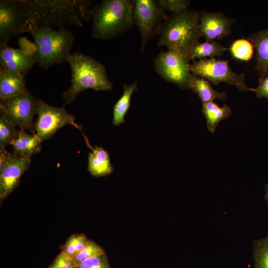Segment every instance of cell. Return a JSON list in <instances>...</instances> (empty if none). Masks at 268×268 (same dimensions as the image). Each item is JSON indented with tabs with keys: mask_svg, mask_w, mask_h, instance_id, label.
I'll return each mask as SVG.
<instances>
[{
	"mask_svg": "<svg viewBox=\"0 0 268 268\" xmlns=\"http://www.w3.org/2000/svg\"><path fill=\"white\" fill-rule=\"evenodd\" d=\"M28 18L23 33L32 29L54 25L82 26L90 18L91 1L86 0H26Z\"/></svg>",
	"mask_w": 268,
	"mask_h": 268,
	"instance_id": "6da1fadb",
	"label": "cell"
},
{
	"mask_svg": "<svg viewBox=\"0 0 268 268\" xmlns=\"http://www.w3.org/2000/svg\"><path fill=\"white\" fill-rule=\"evenodd\" d=\"M199 15L198 11L188 8L168 15L162 24L157 46H166L189 62L192 48L201 37Z\"/></svg>",
	"mask_w": 268,
	"mask_h": 268,
	"instance_id": "7a4b0ae2",
	"label": "cell"
},
{
	"mask_svg": "<svg viewBox=\"0 0 268 268\" xmlns=\"http://www.w3.org/2000/svg\"><path fill=\"white\" fill-rule=\"evenodd\" d=\"M67 62L71 71V84L63 93L66 104L74 102L81 92L89 89L95 91L112 90L113 85L109 79L104 65L82 53L71 54Z\"/></svg>",
	"mask_w": 268,
	"mask_h": 268,
	"instance_id": "3957f363",
	"label": "cell"
},
{
	"mask_svg": "<svg viewBox=\"0 0 268 268\" xmlns=\"http://www.w3.org/2000/svg\"><path fill=\"white\" fill-rule=\"evenodd\" d=\"M132 8V0H104L91 6L92 36L108 40L130 30L134 24Z\"/></svg>",
	"mask_w": 268,
	"mask_h": 268,
	"instance_id": "277c9868",
	"label": "cell"
},
{
	"mask_svg": "<svg viewBox=\"0 0 268 268\" xmlns=\"http://www.w3.org/2000/svg\"><path fill=\"white\" fill-rule=\"evenodd\" d=\"M32 36L35 46L36 63L43 68L66 61L70 53L74 37L69 30H56L46 26L28 31Z\"/></svg>",
	"mask_w": 268,
	"mask_h": 268,
	"instance_id": "5b68a950",
	"label": "cell"
},
{
	"mask_svg": "<svg viewBox=\"0 0 268 268\" xmlns=\"http://www.w3.org/2000/svg\"><path fill=\"white\" fill-rule=\"evenodd\" d=\"M132 15L134 24L140 31L141 54L146 43L158 35L162 24L167 18L166 10L155 0H134Z\"/></svg>",
	"mask_w": 268,
	"mask_h": 268,
	"instance_id": "8992f818",
	"label": "cell"
},
{
	"mask_svg": "<svg viewBox=\"0 0 268 268\" xmlns=\"http://www.w3.org/2000/svg\"><path fill=\"white\" fill-rule=\"evenodd\" d=\"M192 73L203 77L213 85L227 83L236 87L240 92L251 91L245 83V75L232 70L228 64V61L205 58L193 61L190 65Z\"/></svg>",
	"mask_w": 268,
	"mask_h": 268,
	"instance_id": "52a82bcc",
	"label": "cell"
},
{
	"mask_svg": "<svg viewBox=\"0 0 268 268\" xmlns=\"http://www.w3.org/2000/svg\"><path fill=\"white\" fill-rule=\"evenodd\" d=\"M189 63L182 55L168 50L157 55L154 60L153 66L155 71L165 80L185 90L191 89L192 81Z\"/></svg>",
	"mask_w": 268,
	"mask_h": 268,
	"instance_id": "ba28073f",
	"label": "cell"
},
{
	"mask_svg": "<svg viewBox=\"0 0 268 268\" xmlns=\"http://www.w3.org/2000/svg\"><path fill=\"white\" fill-rule=\"evenodd\" d=\"M37 99L29 90L22 94L0 100V115L12 122L20 129L35 134L33 118L36 114Z\"/></svg>",
	"mask_w": 268,
	"mask_h": 268,
	"instance_id": "9c48e42d",
	"label": "cell"
},
{
	"mask_svg": "<svg viewBox=\"0 0 268 268\" xmlns=\"http://www.w3.org/2000/svg\"><path fill=\"white\" fill-rule=\"evenodd\" d=\"M36 114L38 118L33 127L35 134L42 141L51 138L57 131L67 124L82 132L81 127L75 122V116L69 113L65 106L55 107L39 99Z\"/></svg>",
	"mask_w": 268,
	"mask_h": 268,
	"instance_id": "30bf717a",
	"label": "cell"
},
{
	"mask_svg": "<svg viewBox=\"0 0 268 268\" xmlns=\"http://www.w3.org/2000/svg\"><path fill=\"white\" fill-rule=\"evenodd\" d=\"M30 164V158L17 155L0 147V203L18 186L22 176Z\"/></svg>",
	"mask_w": 268,
	"mask_h": 268,
	"instance_id": "8fae6325",
	"label": "cell"
},
{
	"mask_svg": "<svg viewBox=\"0 0 268 268\" xmlns=\"http://www.w3.org/2000/svg\"><path fill=\"white\" fill-rule=\"evenodd\" d=\"M28 18L26 0H0V43L23 33Z\"/></svg>",
	"mask_w": 268,
	"mask_h": 268,
	"instance_id": "7c38bea8",
	"label": "cell"
},
{
	"mask_svg": "<svg viewBox=\"0 0 268 268\" xmlns=\"http://www.w3.org/2000/svg\"><path fill=\"white\" fill-rule=\"evenodd\" d=\"M236 21L222 13L201 10L199 15L201 37L204 38L206 42L222 40L231 34V26Z\"/></svg>",
	"mask_w": 268,
	"mask_h": 268,
	"instance_id": "4fadbf2b",
	"label": "cell"
},
{
	"mask_svg": "<svg viewBox=\"0 0 268 268\" xmlns=\"http://www.w3.org/2000/svg\"><path fill=\"white\" fill-rule=\"evenodd\" d=\"M35 53L34 50L15 49L7 43H0V68L25 75L36 63Z\"/></svg>",
	"mask_w": 268,
	"mask_h": 268,
	"instance_id": "5bb4252c",
	"label": "cell"
},
{
	"mask_svg": "<svg viewBox=\"0 0 268 268\" xmlns=\"http://www.w3.org/2000/svg\"><path fill=\"white\" fill-rule=\"evenodd\" d=\"M28 91L24 75L15 71L0 68V100L22 94Z\"/></svg>",
	"mask_w": 268,
	"mask_h": 268,
	"instance_id": "9a60e30c",
	"label": "cell"
},
{
	"mask_svg": "<svg viewBox=\"0 0 268 268\" xmlns=\"http://www.w3.org/2000/svg\"><path fill=\"white\" fill-rule=\"evenodd\" d=\"M248 39L256 51L254 68L260 77H264L268 73V29L252 34Z\"/></svg>",
	"mask_w": 268,
	"mask_h": 268,
	"instance_id": "2e32d148",
	"label": "cell"
},
{
	"mask_svg": "<svg viewBox=\"0 0 268 268\" xmlns=\"http://www.w3.org/2000/svg\"><path fill=\"white\" fill-rule=\"evenodd\" d=\"M91 149L88 157V170L96 177L106 176L114 170L111 163L110 156L107 150L103 147L96 146H88Z\"/></svg>",
	"mask_w": 268,
	"mask_h": 268,
	"instance_id": "e0dca14e",
	"label": "cell"
},
{
	"mask_svg": "<svg viewBox=\"0 0 268 268\" xmlns=\"http://www.w3.org/2000/svg\"><path fill=\"white\" fill-rule=\"evenodd\" d=\"M42 141L35 134H29L24 130L19 131L18 136L10 143L15 154L30 158L39 153L42 148Z\"/></svg>",
	"mask_w": 268,
	"mask_h": 268,
	"instance_id": "ac0fdd59",
	"label": "cell"
},
{
	"mask_svg": "<svg viewBox=\"0 0 268 268\" xmlns=\"http://www.w3.org/2000/svg\"><path fill=\"white\" fill-rule=\"evenodd\" d=\"M190 89L198 95L202 104L212 102L214 99L225 101L227 98L225 92L216 91L207 80L193 73Z\"/></svg>",
	"mask_w": 268,
	"mask_h": 268,
	"instance_id": "d6986e66",
	"label": "cell"
},
{
	"mask_svg": "<svg viewBox=\"0 0 268 268\" xmlns=\"http://www.w3.org/2000/svg\"><path fill=\"white\" fill-rule=\"evenodd\" d=\"M201 112L205 116L207 129L212 134L215 132L219 123L229 117L232 113L227 104L219 107L213 101L203 103Z\"/></svg>",
	"mask_w": 268,
	"mask_h": 268,
	"instance_id": "ffe728a7",
	"label": "cell"
},
{
	"mask_svg": "<svg viewBox=\"0 0 268 268\" xmlns=\"http://www.w3.org/2000/svg\"><path fill=\"white\" fill-rule=\"evenodd\" d=\"M124 92L119 100L113 107V124L115 126H119L125 122V117L130 106L133 94L137 90V82L131 84H123Z\"/></svg>",
	"mask_w": 268,
	"mask_h": 268,
	"instance_id": "44dd1931",
	"label": "cell"
},
{
	"mask_svg": "<svg viewBox=\"0 0 268 268\" xmlns=\"http://www.w3.org/2000/svg\"><path fill=\"white\" fill-rule=\"evenodd\" d=\"M227 49L218 41L205 42L203 43L197 41L194 45L190 56V61L199 60L207 58H220L223 55Z\"/></svg>",
	"mask_w": 268,
	"mask_h": 268,
	"instance_id": "7402d4cb",
	"label": "cell"
},
{
	"mask_svg": "<svg viewBox=\"0 0 268 268\" xmlns=\"http://www.w3.org/2000/svg\"><path fill=\"white\" fill-rule=\"evenodd\" d=\"M229 50L234 58L244 62L249 61L254 54V47L252 43L248 39L244 38L234 41L230 45Z\"/></svg>",
	"mask_w": 268,
	"mask_h": 268,
	"instance_id": "603a6c76",
	"label": "cell"
},
{
	"mask_svg": "<svg viewBox=\"0 0 268 268\" xmlns=\"http://www.w3.org/2000/svg\"><path fill=\"white\" fill-rule=\"evenodd\" d=\"M254 268H268V235L253 243Z\"/></svg>",
	"mask_w": 268,
	"mask_h": 268,
	"instance_id": "cb8c5ba5",
	"label": "cell"
},
{
	"mask_svg": "<svg viewBox=\"0 0 268 268\" xmlns=\"http://www.w3.org/2000/svg\"><path fill=\"white\" fill-rule=\"evenodd\" d=\"M88 241L83 234H73L69 237L63 246L62 252L74 260Z\"/></svg>",
	"mask_w": 268,
	"mask_h": 268,
	"instance_id": "d4e9b609",
	"label": "cell"
},
{
	"mask_svg": "<svg viewBox=\"0 0 268 268\" xmlns=\"http://www.w3.org/2000/svg\"><path fill=\"white\" fill-rule=\"evenodd\" d=\"M16 125L4 117H0V147L5 148L17 138L19 131Z\"/></svg>",
	"mask_w": 268,
	"mask_h": 268,
	"instance_id": "484cf974",
	"label": "cell"
},
{
	"mask_svg": "<svg viewBox=\"0 0 268 268\" xmlns=\"http://www.w3.org/2000/svg\"><path fill=\"white\" fill-rule=\"evenodd\" d=\"M105 251L100 246L91 240L88 241L83 250L77 255L74 261L78 265L89 258L105 254Z\"/></svg>",
	"mask_w": 268,
	"mask_h": 268,
	"instance_id": "4316f807",
	"label": "cell"
},
{
	"mask_svg": "<svg viewBox=\"0 0 268 268\" xmlns=\"http://www.w3.org/2000/svg\"><path fill=\"white\" fill-rule=\"evenodd\" d=\"M79 268H111L106 254L92 257L81 262Z\"/></svg>",
	"mask_w": 268,
	"mask_h": 268,
	"instance_id": "83f0119b",
	"label": "cell"
},
{
	"mask_svg": "<svg viewBox=\"0 0 268 268\" xmlns=\"http://www.w3.org/2000/svg\"><path fill=\"white\" fill-rule=\"evenodd\" d=\"M165 10L177 13L187 9L191 1L189 0H158Z\"/></svg>",
	"mask_w": 268,
	"mask_h": 268,
	"instance_id": "f1b7e54d",
	"label": "cell"
},
{
	"mask_svg": "<svg viewBox=\"0 0 268 268\" xmlns=\"http://www.w3.org/2000/svg\"><path fill=\"white\" fill-rule=\"evenodd\" d=\"M78 267L74 260L62 252L49 268H75Z\"/></svg>",
	"mask_w": 268,
	"mask_h": 268,
	"instance_id": "f546056e",
	"label": "cell"
},
{
	"mask_svg": "<svg viewBox=\"0 0 268 268\" xmlns=\"http://www.w3.org/2000/svg\"><path fill=\"white\" fill-rule=\"evenodd\" d=\"M259 85L255 88H251L259 98H266L268 99V73L265 76L259 79Z\"/></svg>",
	"mask_w": 268,
	"mask_h": 268,
	"instance_id": "4dcf8cb0",
	"label": "cell"
},
{
	"mask_svg": "<svg viewBox=\"0 0 268 268\" xmlns=\"http://www.w3.org/2000/svg\"><path fill=\"white\" fill-rule=\"evenodd\" d=\"M265 195L264 199L268 202V183L265 186Z\"/></svg>",
	"mask_w": 268,
	"mask_h": 268,
	"instance_id": "1f68e13d",
	"label": "cell"
},
{
	"mask_svg": "<svg viewBox=\"0 0 268 268\" xmlns=\"http://www.w3.org/2000/svg\"><path fill=\"white\" fill-rule=\"evenodd\" d=\"M75 268H79V267Z\"/></svg>",
	"mask_w": 268,
	"mask_h": 268,
	"instance_id": "d6a6232c",
	"label": "cell"
}]
</instances>
